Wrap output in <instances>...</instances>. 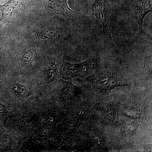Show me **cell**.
Instances as JSON below:
<instances>
[{"instance_id":"52a82bcc","label":"cell","mask_w":152,"mask_h":152,"mask_svg":"<svg viewBox=\"0 0 152 152\" xmlns=\"http://www.w3.org/2000/svg\"><path fill=\"white\" fill-rule=\"evenodd\" d=\"M96 109L99 110L108 120L113 122L116 117L115 111L113 106L110 104H98L96 105Z\"/></svg>"},{"instance_id":"6da1fadb","label":"cell","mask_w":152,"mask_h":152,"mask_svg":"<svg viewBox=\"0 0 152 152\" xmlns=\"http://www.w3.org/2000/svg\"><path fill=\"white\" fill-rule=\"evenodd\" d=\"M96 65V61L92 59L78 64L64 62L61 68L62 77L68 80L77 77H86L90 75Z\"/></svg>"},{"instance_id":"5bb4252c","label":"cell","mask_w":152,"mask_h":152,"mask_svg":"<svg viewBox=\"0 0 152 152\" xmlns=\"http://www.w3.org/2000/svg\"><path fill=\"white\" fill-rule=\"evenodd\" d=\"M8 113V110L4 105L0 102V116L4 117L6 116Z\"/></svg>"},{"instance_id":"277c9868","label":"cell","mask_w":152,"mask_h":152,"mask_svg":"<svg viewBox=\"0 0 152 152\" xmlns=\"http://www.w3.org/2000/svg\"><path fill=\"white\" fill-rule=\"evenodd\" d=\"M152 0H140L137 5L131 11L130 18L135 21L138 25V36L144 33L143 23L147 14L152 12Z\"/></svg>"},{"instance_id":"5b68a950","label":"cell","mask_w":152,"mask_h":152,"mask_svg":"<svg viewBox=\"0 0 152 152\" xmlns=\"http://www.w3.org/2000/svg\"><path fill=\"white\" fill-rule=\"evenodd\" d=\"M22 0H10L4 4H0L1 16L0 18V28L7 23L11 22V19L18 12Z\"/></svg>"},{"instance_id":"ba28073f","label":"cell","mask_w":152,"mask_h":152,"mask_svg":"<svg viewBox=\"0 0 152 152\" xmlns=\"http://www.w3.org/2000/svg\"><path fill=\"white\" fill-rule=\"evenodd\" d=\"M13 91L15 94L22 98H27L31 96L32 91L29 87L23 84H17L13 87Z\"/></svg>"},{"instance_id":"4fadbf2b","label":"cell","mask_w":152,"mask_h":152,"mask_svg":"<svg viewBox=\"0 0 152 152\" xmlns=\"http://www.w3.org/2000/svg\"><path fill=\"white\" fill-rule=\"evenodd\" d=\"M139 110H134V109H131L126 112V115L129 116L131 118H137L139 115Z\"/></svg>"},{"instance_id":"3957f363","label":"cell","mask_w":152,"mask_h":152,"mask_svg":"<svg viewBox=\"0 0 152 152\" xmlns=\"http://www.w3.org/2000/svg\"><path fill=\"white\" fill-rule=\"evenodd\" d=\"M92 14L101 22L103 31L107 35H110V24L111 7L110 0H96L91 6Z\"/></svg>"},{"instance_id":"9c48e42d","label":"cell","mask_w":152,"mask_h":152,"mask_svg":"<svg viewBox=\"0 0 152 152\" xmlns=\"http://www.w3.org/2000/svg\"><path fill=\"white\" fill-rule=\"evenodd\" d=\"M58 32L54 28H48L37 34L38 37L41 39L53 40L58 37Z\"/></svg>"},{"instance_id":"30bf717a","label":"cell","mask_w":152,"mask_h":152,"mask_svg":"<svg viewBox=\"0 0 152 152\" xmlns=\"http://www.w3.org/2000/svg\"><path fill=\"white\" fill-rule=\"evenodd\" d=\"M58 76V69L56 62L53 60L51 63L47 72V79L48 83H52L55 81Z\"/></svg>"},{"instance_id":"8fae6325","label":"cell","mask_w":152,"mask_h":152,"mask_svg":"<svg viewBox=\"0 0 152 152\" xmlns=\"http://www.w3.org/2000/svg\"><path fill=\"white\" fill-rule=\"evenodd\" d=\"M34 57V54L31 50H27L25 51L22 57V63L24 64L30 63Z\"/></svg>"},{"instance_id":"8992f818","label":"cell","mask_w":152,"mask_h":152,"mask_svg":"<svg viewBox=\"0 0 152 152\" xmlns=\"http://www.w3.org/2000/svg\"><path fill=\"white\" fill-rule=\"evenodd\" d=\"M48 7L52 12L61 15H77V13L70 8L67 0H48Z\"/></svg>"},{"instance_id":"7c38bea8","label":"cell","mask_w":152,"mask_h":152,"mask_svg":"<svg viewBox=\"0 0 152 152\" xmlns=\"http://www.w3.org/2000/svg\"><path fill=\"white\" fill-rule=\"evenodd\" d=\"M137 126L134 124L132 122L126 123L124 126V129L126 132L132 134L137 129Z\"/></svg>"},{"instance_id":"7a4b0ae2","label":"cell","mask_w":152,"mask_h":152,"mask_svg":"<svg viewBox=\"0 0 152 152\" xmlns=\"http://www.w3.org/2000/svg\"><path fill=\"white\" fill-rule=\"evenodd\" d=\"M91 83L96 89L101 91L109 92L118 87L127 86L113 73H107L89 76L86 78Z\"/></svg>"},{"instance_id":"9a60e30c","label":"cell","mask_w":152,"mask_h":152,"mask_svg":"<svg viewBox=\"0 0 152 152\" xmlns=\"http://www.w3.org/2000/svg\"><path fill=\"white\" fill-rule=\"evenodd\" d=\"M0 81H1V75H0Z\"/></svg>"}]
</instances>
